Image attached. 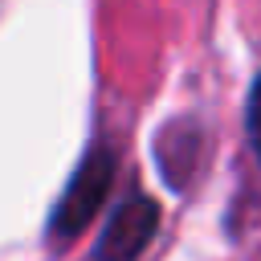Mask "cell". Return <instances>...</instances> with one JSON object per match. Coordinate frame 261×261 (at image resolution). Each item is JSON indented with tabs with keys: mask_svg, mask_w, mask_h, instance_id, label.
Instances as JSON below:
<instances>
[{
	"mask_svg": "<svg viewBox=\"0 0 261 261\" xmlns=\"http://www.w3.org/2000/svg\"><path fill=\"white\" fill-rule=\"evenodd\" d=\"M110 179H114V155H110V147L98 143V147L82 159V167L73 171L69 188H65L61 200H57V212H53V237H57V241H69L73 232H82V224H86V220L98 212V204L106 200Z\"/></svg>",
	"mask_w": 261,
	"mask_h": 261,
	"instance_id": "1",
	"label": "cell"
},
{
	"mask_svg": "<svg viewBox=\"0 0 261 261\" xmlns=\"http://www.w3.org/2000/svg\"><path fill=\"white\" fill-rule=\"evenodd\" d=\"M159 228V204L147 196H130L114 208L110 224L98 237V261H135Z\"/></svg>",
	"mask_w": 261,
	"mask_h": 261,
	"instance_id": "2",
	"label": "cell"
},
{
	"mask_svg": "<svg viewBox=\"0 0 261 261\" xmlns=\"http://www.w3.org/2000/svg\"><path fill=\"white\" fill-rule=\"evenodd\" d=\"M249 143L261 155V77L253 82V94H249Z\"/></svg>",
	"mask_w": 261,
	"mask_h": 261,
	"instance_id": "3",
	"label": "cell"
}]
</instances>
